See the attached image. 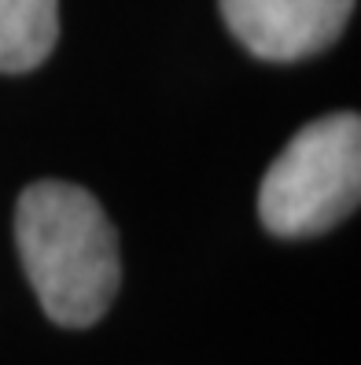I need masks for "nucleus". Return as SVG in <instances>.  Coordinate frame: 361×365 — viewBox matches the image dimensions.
Here are the masks:
<instances>
[{"label": "nucleus", "mask_w": 361, "mask_h": 365, "mask_svg": "<svg viewBox=\"0 0 361 365\" xmlns=\"http://www.w3.org/2000/svg\"><path fill=\"white\" fill-rule=\"evenodd\" d=\"M19 259L37 303L63 329H89L118 295V236L89 188L33 181L15 207Z\"/></svg>", "instance_id": "f257e3e1"}, {"label": "nucleus", "mask_w": 361, "mask_h": 365, "mask_svg": "<svg viewBox=\"0 0 361 365\" xmlns=\"http://www.w3.org/2000/svg\"><path fill=\"white\" fill-rule=\"evenodd\" d=\"M361 196V122L350 111L306 122L266 170L258 218L273 236H317L354 214Z\"/></svg>", "instance_id": "f03ea898"}, {"label": "nucleus", "mask_w": 361, "mask_h": 365, "mask_svg": "<svg viewBox=\"0 0 361 365\" xmlns=\"http://www.w3.org/2000/svg\"><path fill=\"white\" fill-rule=\"evenodd\" d=\"M350 11L354 0H221L232 37L269 63H295L328 48Z\"/></svg>", "instance_id": "7ed1b4c3"}, {"label": "nucleus", "mask_w": 361, "mask_h": 365, "mask_svg": "<svg viewBox=\"0 0 361 365\" xmlns=\"http://www.w3.org/2000/svg\"><path fill=\"white\" fill-rule=\"evenodd\" d=\"M59 41V0H0V74L41 67Z\"/></svg>", "instance_id": "20e7f679"}]
</instances>
